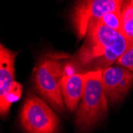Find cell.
Instances as JSON below:
<instances>
[{"label":"cell","instance_id":"cell-1","mask_svg":"<svg viewBox=\"0 0 133 133\" xmlns=\"http://www.w3.org/2000/svg\"><path fill=\"white\" fill-rule=\"evenodd\" d=\"M132 44L118 31L108 28L99 20L90 21L84 45L75 59L81 65L96 63L111 67Z\"/></svg>","mask_w":133,"mask_h":133},{"label":"cell","instance_id":"cell-2","mask_svg":"<svg viewBox=\"0 0 133 133\" xmlns=\"http://www.w3.org/2000/svg\"><path fill=\"white\" fill-rule=\"evenodd\" d=\"M62 64L57 58L45 57L34 70V81L38 92L58 112H64L61 80L64 77Z\"/></svg>","mask_w":133,"mask_h":133},{"label":"cell","instance_id":"cell-3","mask_svg":"<svg viewBox=\"0 0 133 133\" xmlns=\"http://www.w3.org/2000/svg\"><path fill=\"white\" fill-rule=\"evenodd\" d=\"M107 111V95L101 82V77H93L85 86L76 114V125L81 131H87L102 119Z\"/></svg>","mask_w":133,"mask_h":133},{"label":"cell","instance_id":"cell-4","mask_svg":"<svg viewBox=\"0 0 133 133\" xmlns=\"http://www.w3.org/2000/svg\"><path fill=\"white\" fill-rule=\"evenodd\" d=\"M20 121L26 133H57L60 124L50 106L34 94H29L25 101Z\"/></svg>","mask_w":133,"mask_h":133},{"label":"cell","instance_id":"cell-5","mask_svg":"<svg viewBox=\"0 0 133 133\" xmlns=\"http://www.w3.org/2000/svg\"><path fill=\"white\" fill-rule=\"evenodd\" d=\"M3 45H0V112L6 116L11 104L19 100L22 86L15 80V60L17 56Z\"/></svg>","mask_w":133,"mask_h":133},{"label":"cell","instance_id":"cell-6","mask_svg":"<svg viewBox=\"0 0 133 133\" xmlns=\"http://www.w3.org/2000/svg\"><path fill=\"white\" fill-rule=\"evenodd\" d=\"M124 1L87 0L78 2L72 10V21L79 39L86 35L90 21L99 19L108 12L122 11Z\"/></svg>","mask_w":133,"mask_h":133},{"label":"cell","instance_id":"cell-7","mask_svg":"<svg viewBox=\"0 0 133 133\" xmlns=\"http://www.w3.org/2000/svg\"><path fill=\"white\" fill-rule=\"evenodd\" d=\"M101 82L107 97L111 102H119L133 84V72L123 66H111L103 70Z\"/></svg>","mask_w":133,"mask_h":133},{"label":"cell","instance_id":"cell-8","mask_svg":"<svg viewBox=\"0 0 133 133\" xmlns=\"http://www.w3.org/2000/svg\"><path fill=\"white\" fill-rule=\"evenodd\" d=\"M103 70L99 69L84 74H74L65 75L61 80V87L65 105L69 111L72 112L77 106L78 101L82 98L88 81L93 78L102 77Z\"/></svg>","mask_w":133,"mask_h":133},{"label":"cell","instance_id":"cell-9","mask_svg":"<svg viewBox=\"0 0 133 133\" xmlns=\"http://www.w3.org/2000/svg\"><path fill=\"white\" fill-rule=\"evenodd\" d=\"M121 22L120 33L133 44V4L131 1L128 2L122 9Z\"/></svg>","mask_w":133,"mask_h":133},{"label":"cell","instance_id":"cell-10","mask_svg":"<svg viewBox=\"0 0 133 133\" xmlns=\"http://www.w3.org/2000/svg\"><path fill=\"white\" fill-rule=\"evenodd\" d=\"M121 13L122 11L108 12L104 15L101 18L97 19L104 25L112 30L120 32L121 31Z\"/></svg>","mask_w":133,"mask_h":133},{"label":"cell","instance_id":"cell-11","mask_svg":"<svg viewBox=\"0 0 133 133\" xmlns=\"http://www.w3.org/2000/svg\"><path fill=\"white\" fill-rule=\"evenodd\" d=\"M116 63L122 65L133 72V44L129 47V49L120 57Z\"/></svg>","mask_w":133,"mask_h":133},{"label":"cell","instance_id":"cell-12","mask_svg":"<svg viewBox=\"0 0 133 133\" xmlns=\"http://www.w3.org/2000/svg\"><path fill=\"white\" fill-rule=\"evenodd\" d=\"M131 3H132V4H133V1H131Z\"/></svg>","mask_w":133,"mask_h":133}]
</instances>
